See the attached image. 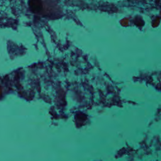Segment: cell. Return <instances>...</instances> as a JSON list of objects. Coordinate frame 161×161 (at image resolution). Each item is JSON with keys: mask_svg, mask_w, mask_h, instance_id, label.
<instances>
[{"mask_svg": "<svg viewBox=\"0 0 161 161\" xmlns=\"http://www.w3.org/2000/svg\"><path fill=\"white\" fill-rule=\"evenodd\" d=\"M29 6L31 11L38 13L42 9V3L41 0H29Z\"/></svg>", "mask_w": 161, "mask_h": 161, "instance_id": "cell-1", "label": "cell"}]
</instances>
